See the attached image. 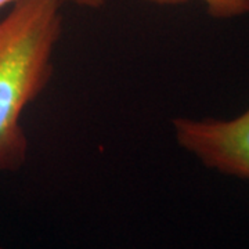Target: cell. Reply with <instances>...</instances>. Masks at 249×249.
<instances>
[{
    "instance_id": "6da1fadb",
    "label": "cell",
    "mask_w": 249,
    "mask_h": 249,
    "mask_svg": "<svg viewBox=\"0 0 249 249\" xmlns=\"http://www.w3.org/2000/svg\"><path fill=\"white\" fill-rule=\"evenodd\" d=\"M62 0H17L0 18V173L28 157L21 118L50 83L64 28Z\"/></svg>"
},
{
    "instance_id": "7a4b0ae2",
    "label": "cell",
    "mask_w": 249,
    "mask_h": 249,
    "mask_svg": "<svg viewBox=\"0 0 249 249\" xmlns=\"http://www.w3.org/2000/svg\"><path fill=\"white\" fill-rule=\"evenodd\" d=\"M178 145L209 169L249 181V109L234 119H173Z\"/></svg>"
},
{
    "instance_id": "3957f363",
    "label": "cell",
    "mask_w": 249,
    "mask_h": 249,
    "mask_svg": "<svg viewBox=\"0 0 249 249\" xmlns=\"http://www.w3.org/2000/svg\"><path fill=\"white\" fill-rule=\"evenodd\" d=\"M152 4L160 6H172V4H181L188 0H142ZM204 1L209 16L219 19H229V18L241 17L249 13V0H201Z\"/></svg>"
},
{
    "instance_id": "277c9868",
    "label": "cell",
    "mask_w": 249,
    "mask_h": 249,
    "mask_svg": "<svg viewBox=\"0 0 249 249\" xmlns=\"http://www.w3.org/2000/svg\"><path fill=\"white\" fill-rule=\"evenodd\" d=\"M17 0H0V10L11 6L13 3H16ZM64 3L65 1H70L73 3L76 6H82V7H86V9H100L106 4V0H62Z\"/></svg>"
}]
</instances>
